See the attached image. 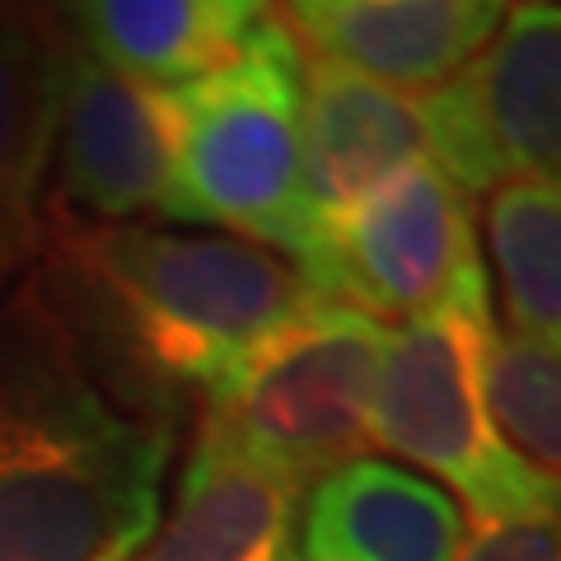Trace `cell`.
<instances>
[{
    "label": "cell",
    "mask_w": 561,
    "mask_h": 561,
    "mask_svg": "<svg viewBox=\"0 0 561 561\" xmlns=\"http://www.w3.org/2000/svg\"><path fill=\"white\" fill-rule=\"evenodd\" d=\"M33 257L103 389L160 426L173 402L220 389L257 342L319 300L290 257L234 234L90 225L51 210Z\"/></svg>",
    "instance_id": "cell-1"
},
{
    "label": "cell",
    "mask_w": 561,
    "mask_h": 561,
    "mask_svg": "<svg viewBox=\"0 0 561 561\" xmlns=\"http://www.w3.org/2000/svg\"><path fill=\"white\" fill-rule=\"evenodd\" d=\"M173 431L103 389L38 276L0 286V561H131Z\"/></svg>",
    "instance_id": "cell-2"
},
{
    "label": "cell",
    "mask_w": 561,
    "mask_h": 561,
    "mask_svg": "<svg viewBox=\"0 0 561 561\" xmlns=\"http://www.w3.org/2000/svg\"><path fill=\"white\" fill-rule=\"evenodd\" d=\"M173 210L169 220L300 257L305 210V57L272 14L225 66L173 84Z\"/></svg>",
    "instance_id": "cell-3"
},
{
    "label": "cell",
    "mask_w": 561,
    "mask_h": 561,
    "mask_svg": "<svg viewBox=\"0 0 561 561\" xmlns=\"http://www.w3.org/2000/svg\"><path fill=\"white\" fill-rule=\"evenodd\" d=\"M496 332L491 280L478 257L431 309L389 332L370 421L379 449L435 472L478 524L534 511L557 486L491 421L482 370Z\"/></svg>",
    "instance_id": "cell-4"
},
{
    "label": "cell",
    "mask_w": 561,
    "mask_h": 561,
    "mask_svg": "<svg viewBox=\"0 0 561 561\" xmlns=\"http://www.w3.org/2000/svg\"><path fill=\"white\" fill-rule=\"evenodd\" d=\"M389 332V323L351 305L309 300L202 398L197 426L309 491L375 449L370 421Z\"/></svg>",
    "instance_id": "cell-5"
},
{
    "label": "cell",
    "mask_w": 561,
    "mask_h": 561,
    "mask_svg": "<svg viewBox=\"0 0 561 561\" xmlns=\"http://www.w3.org/2000/svg\"><path fill=\"white\" fill-rule=\"evenodd\" d=\"M421 103L431 164L468 197L561 179V0H519L496 38Z\"/></svg>",
    "instance_id": "cell-6"
},
{
    "label": "cell",
    "mask_w": 561,
    "mask_h": 561,
    "mask_svg": "<svg viewBox=\"0 0 561 561\" xmlns=\"http://www.w3.org/2000/svg\"><path fill=\"white\" fill-rule=\"evenodd\" d=\"M478 262L472 197L435 164H408L356 206L313 220L295 257L319 300L370 319H412Z\"/></svg>",
    "instance_id": "cell-7"
},
{
    "label": "cell",
    "mask_w": 561,
    "mask_h": 561,
    "mask_svg": "<svg viewBox=\"0 0 561 561\" xmlns=\"http://www.w3.org/2000/svg\"><path fill=\"white\" fill-rule=\"evenodd\" d=\"M57 169L66 202L84 216H99V225H127L131 216L169 220L173 94L164 84L103 66L66 33Z\"/></svg>",
    "instance_id": "cell-8"
},
{
    "label": "cell",
    "mask_w": 561,
    "mask_h": 561,
    "mask_svg": "<svg viewBox=\"0 0 561 561\" xmlns=\"http://www.w3.org/2000/svg\"><path fill=\"white\" fill-rule=\"evenodd\" d=\"M305 486L197 426L169 515L131 561H300Z\"/></svg>",
    "instance_id": "cell-9"
},
{
    "label": "cell",
    "mask_w": 561,
    "mask_h": 561,
    "mask_svg": "<svg viewBox=\"0 0 561 561\" xmlns=\"http://www.w3.org/2000/svg\"><path fill=\"white\" fill-rule=\"evenodd\" d=\"M305 210L309 225L356 206L365 192L389 183L408 164H431L426 103L337 61H305Z\"/></svg>",
    "instance_id": "cell-10"
},
{
    "label": "cell",
    "mask_w": 561,
    "mask_h": 561,
    "mask_svg": "<svg viewBox=\"0 0 561 561\" xmlns=\"http://www.w3.org/2000/svg\"><path fill=\"white\" fill-rule=\"evenodd\" d=\"M511 0H286L290 33L323 61L393 90H435L478 57Z\"/></svg>",
    "instance_id": "cell-11"
},
{
    "label": "cell",
    "mask_w": 561,
    "mask_h": 561,
    "mask_svg": "<svg viewBox=\"0 0 561 561\" xmlns=\"http://www.w3.org/2000/svg\"><path fill=\"white\" fill-rule=\"evenodd\" d=\"M463 534L445 486L370 454L319 478L300 505V561H454Z\"/></svg>",
    "instance_id": "cell-12"
},
{
    "label": "cell",
    "mask_w": 561,
    "mask_h": 561,
    "mask_svg": "<svg viewBox=\"0 0 561 561\" xmlns=\"http://www.w3.org/2000/svg\"><path fill=\"white\" fill-rule=\"evenodd\" d=\"M66 33L47 0H0V286L38 253Z\"/></svg>",
    "instance_id": "cell-13"
},
{
    "label": "cell",
    "mask_w": 561,
    "mask_h": 561,
    "mask_svg": "<svg viewBox=\"0 0 561 561\" xmlns=\"http://www.w3.org/2000/svg\"><path fill=\"white\" fill-rule=\"evenodd\" d=\"M47 10L103 66L164 90L225 66L272 20V0H51Z\"/></svg>",
    "instance_id": "cell-14"
},
{
    "label": "cell",
    "mask_w": 561,
    "mask_h": 561,
    "mask_svg": "<svg viewBox=\"0 0 561 561\" xmlns=\"http://www.w3.org/2000/svg\"><path fill=\"white\" fill-rule=\"evenodd\" d=\"M486 243L511 332L561 346V179L501 183L486 202Z\"/></svg>",
    "instance_id": "cell-15"
},
{
    "label": "cell",
    "mask_w": 561,
    "mask_h": 561,
    "mask_svg": "<svg viewBox=\"0 0 561 561\" xmlns=\"http://www.w3.org/2000/svg\"><path fill=\"white\" fill-rule=\"evenodd\" d=\"M486 408L496 431L538 472H561V346L496 332L486 351Z\"/></svg>",
    "instance_id": "cell-16"
},
{
    "label": "cell",
    "mask_w": 561,
    "mask_h": 561,
    "mask_svg": "<svg viewBox=\"0 0 561 561\" xmlns=\"http://www.w3.org/2000/svg\"><path fill=\"white\" fill-rule=\"evenodd\" d=\"M454 561H561V478L534 511L472 524Z\"/></svg>",
    "instance_id": "cell-17"
}]
</instances>
